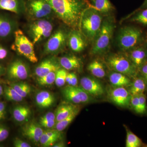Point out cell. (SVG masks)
I'll return each mask as SVG.
<instances>
[{
  "mask_svg": "<svg viewBox=\"0 0 147 147\" xmlns=\"http://www.w3.org/2000/svg\"><path fill=\"white\" fill-rule=\"evenodd\" d=\"M115 28V24L111 17H108L103 19L100 30L92 42L90 55L101 56L108 53Z\"/></svg>",
  "mask_w": 147,
  "mask_h": 147,
  "instance_id": "cell-3",
  "label": "cell"
},
{
  "mask_svg": "<svg viewBox=\"0 0 147 147\" xmlns=\"http://www.w3.org/2000/svg\"><path fill=\"white\" fill-rule=\"evenodd\" d=\"M86 38L80 31L74 29L67 35L69 47L73 52L80 53L86 47Z\"/></svg>",
  "mask_w": 147,
  "mask_h": 147,
  "instance_id": "cell-14",
  "label": "cell"
},
{
  "mask_svg": "<svg viewBox=\"0 0 147 147\" xmlns=\"http://www.w3.org/2000/svg\"><path fill=\"white\" fill-rule=\"evenodd\" d=\"M44 132L49 137L55 138L58 140H60L62 138L61 131H58L57 129L47 130L44 131Z\"/></svg>",
  "mask_w": 147,
  "mask_h": 147,
  "instance_id": "cell-39",
  "label": "cell"
},
{
  "mask_svg": "<svg viewBox=\"0 0 147 147\" xmlns=\"http://www.w3.org/2000/svg\"><path fill=\"white\" fill-rule=\"evenodd\" d=\"M3 94V88L0 82V96Z\"/></svg>",
  "mask_w": 147,
  "mask_h": 147,
  "instance_id": "cell-52",
  "label": "cell"
},
{
  "mask_svg": "<svg viewBox=\"0 0 147 147\" xmlns=\"http://www.w3.org/2000/svg\"><path fill=\"white\" fill-rule=\"evenodd\" d=\"M44 132L42 128L34 123L27 124L22 128L23 135L35 143L39 142L40 137Z\"/></svg>",
  "mask_w": 147,
  "mask_h": 147,
  "instance_id": "cell-16",
  "label": "cell"
},
{
  "mask_svg": "<svg viewBox=\"0 0 147 147\" xmlns=\"http://www.w3.org/2000/svg\"><path fill=\"white\" fill-rule=\"evenodd\" d=\"M66 83H67L68 85H71V73H67L66 77Z\"/></svg>",
  "mask_w": 147,
  "mask_h": 147,
  "instance_id": "cell-48",
  "label": "cell"
},
{
  "mask_svg": "<svg viewBox=\"0 0 147 147\" xmlns=\"http://www.w3.org/2000/svg\"><path fill=\"white\" fill-rule=\"evenodd\" d=\"M144 41V38L142 30L131 26L121 28L117 37L118 46L123 53H126L142 45Z\"/></svg>",
  "mask_w": 147,
  "mask_h": 147,
  "instance_id": "cell-5",
  "label": "cell"
},
{
  "mask_svg": "<svg viewBox=\"0 0 147 147\" xmlns=\"http://www.w3.org/2000/svg\"><path fill=\"white\" fill-rule=\"evenodd\" d=\"M77 107L71 102H64L58 107L56 111V121L57 122L62 120L70 115Z\"/></svg>",
  "mask_w": 147,
  "mask_h": 147,
  "instance_id": "cell-24",
  "label": "cell"
},
{
  "mask_svg": "<svg viewBox=\"0 0 147 147\" xmlns=\"http://www.w3.org/2000/svg\"><path fill=\"white\" fill-rule=\"evenodd\" d=\"M103 61L110 71L123 74L131 79L138 74V69L125 53H111L106 55Z\"/></svg>",
  "mask_w": 147,
  "mask_h": 147,
  "instance_id": "cell-4",
  "label": "cell"
},
{
  "mask_svg": "<svg viewBox=\"0 0 147 147\" xmlns=\"http://www.w3.org/2000/svg\"><path fill=\"white\" fill-rule=\"evenodd\" d=\"M126 131V139L125 147H140L143 145L142 140L125 125Z\"/></svg>",
  "mask_w": 147,
  "mask_h": 147,
  "instance_id": "cell-29",
  "label": "cell"
},
{
  "mask_svg": "<svg viewBox=\"0 0 147 147\" xmlns=\"http://www.w3.org/2000/svg\"><path fill=\"white\" fill-rule=\"evenodd\" d=\"M3 94L6 99L9 101L21 102L24 98L10 86H5L3 88Z\"/></svg>",
  "mask_w": 147,
  "mask_h": 147,
  "instance_id": "cell-31",
  "label": "cell"
},
{
  "mask_svg": "<svg viewBox=\"0 0 147 147\" xmlns=\"http://www.w3.org/2000/svg\"><path fill=\"white\" fill-rule=\"evenodd\" d=\"M65 145L63 142H59L56 143L53 145V147H65Z\"/></svg>",
  "mask_w": 147,
  "mask_h": 147,
  "instance_id": "cell-49",
  "label": "cell"
},
{
  "mask_svg": "<svg viewBox=\"0 0 147 147\" xmlns=\"http://www.w3.org/2000/svg\"><path fill=\"white\" fill-rule=\"evenodd\" d=\"M80 111V108L77 107L67 117L57 122L55 127L56 129L61 132L64 130L78 115Z\"/></svg>",
  "mask_w": 147,
  "mask_h": 147,
  "instance_id": "cell-27",
  "label": "cell"
},
{
  "mask_svg": "<svg viewBox=\"0 0 147 147\" xmlns=\"http://www.w3.org/2000/svg\"><path fill=\"white\" fill-rule=\"evenodd\" d=\"M63 22L73 29H79L81 16L88 7L87 0H46Z\"/></svg>",
  "mask_w": 147,
  "mask_h": 147,
  "instance_id": "cell-1",
  "label": "cell"
},
{
  "mask_svg": "<svg viewBox=\"0 0 147 147\" xmlns=\"http://www.w3.org/2000/svg\"><path fill=\"white\" fill-rule=\"evenodd\" d=\"M15 24L7 16L0 14V38H6L14 33Z\"/></svg>",
  "mask_w": 147,
  "mask_h": 147,
  "instance_id": "cell-22",
  "label": "cell"
},
{
  "mask_svg": "<svg viewBox=\"0 0 147 147\" xmlns=\"http://www.w3.org/2000/svg\"><path fill=\"white\" fill-rule=\"evenodd\" d=\"M13 48L20 55L24 56L31 62L36 63L38 61L35 53L33 42H32L21 30L14 32Z\"/></svg>",
  "mask_w": 147,
  "mask_h": 147,
  "instance_id": "cell-6",
  "label": "cell"
},
{
  "mask_svg": "<svg viewBox=\"0 0 147 147\" xmlns=\"http://www.w3.org/2000/svg\"><path fill=\"white\" fill-rule=\"evenodd\" d=\"M67 35L63 30L57 31L51 36L46 42L44 50L45 53L54 54L61 51L67 41Z\"/></svg>",
  "mask_w": 147,
  "mask_h": 147,
  "instance_id": "cell-10",
  "label": "cell"
},
{
  "mask_svg": "<svg viewBox=\"0 0 147 147\" xmlns=\"http://www.w3.org/2000/svg\"><path fill=\"white\" fill-rule=\"evenodd\" d=\"M6 113L5 102L0 101V121L4 118Z\"/></svg>",
  "mask_w": 147,
  "mask_h": 147,
  "instance_id": "cell-45",
  "label": "cell"
},
{
  "mask_svg": "<svg viewBox=\"0 0 147 147\" xmlns=\"http://www.w3.org/2000/svg\"><path fill=\"white\" fill-rule=\"evenodd\" d=\"M88 6L94 9L102 15L108 16L115 10L110 0H87Z\"/></svg>",
  "mask_w": 147,
  "mask_h": 147,
  "instance_id": "cell-18",
  "label": "cell"
},
{
  "mask_svg": "<svg viewBox=\"0 0 147 147\" xmlns=\"http://www.w3.org/2000/svg\"><path fill=\"white\" fill-rule=\"evenodd\" d=\"M53 120H56L55 114L52 112H49L40 117V119L39 122Z\"/></svg>",
  "mask_w": 147,
  "mask_h": 147,
  "instance_id": "cell-41",
  "label": "cell"
},
{
  "mask_svg": "<svg viewBox=\"0 0 147 147\" xmlns=\"http://www.w3.org/2000/svg\"><path fill=\"white\" fill-rule=\"evenodd\" d=\"M60 65L66 70H80L82 67L81 59L74 55H67L60 58Z\"/></svg>",
  "mask_w": 147,
  "mask_h": 147,
  "instance_id": "cell-19",
  "label": "cell"
},
{
  "mask_svg": "<svg viewBox=\"0 0 147 147\" xmlns=\"http://www.w3.org/2000/svg\"><path fill=\"white\" fill-rule=\"evenodd\" d=\"M138 70L147 62V48L145 44H142L124 53Z\"/></svg>",
  "mask_w": 147,
  "mask_h": 147,
  "instance_id": "cell-13",
  "label": "cell"
},
{
  "mask_svg": "<svg viewBox=\"0 0 147 147\" xmlns=\"http://www.w3.org/2000/svg\"><path fill=\"white\" fill-rule=\"evenodd\" d=\"M59 140L55 138L49 137L44 132L42 136L40 137L39 143L43 147H50L53 146L56 142Z\"/></svg>",
  "mask_w": 147,
  "mask_h": 147,
  "instance_id": "cell-36",
  "label": "cell"
},
{
  "mask_svg": "<svg viewBox=\"0 0 147 147\" xmlns=\"http://www.w3.org/2000/svg\"><path fill=\"white\" fill-rule=\"evenodd\" d=\"M7 76L11 80H25L29 75L28 69L26 65L21 60L12 62L7 70Z\"/></svg>",
  "mask_w": 147,
  "mask_h": 147,
  "instance_id": "cell-12",
  "label": "cell"
},
{
  "mask_svg": "<svg viewBox=\"0 0 147 147\" xmlns=\"http://www.w3.org/2000/svg\"><path fill=\"white\" fill-rule=\"evenodd\" d=\"M67 73V70L63 68H60L56 71L55 83L57 86L61 87L64 86Z\"/></svg>",
  "mask_w": 147,
  "mask_h": 147,
  "instance_id": "cell-35",
  "label": "cell"
},
{
  "mask_svg": "<svg viewBox=\"0 0 147 147\" xmlns=\"http://www.w3.org/2000/svg\"><path fill=\"white\" fill-rule=\"evenodd\" d=\"M5 72V69L2 65H0V76L3 75Z\"/></svg>",
  "mask_w": 147,
  "mask_h": 147,
  "instance_id": "cell-51",
  "label": "cell"
},
{
  "mask_svg": "<svg viewBox=\"0 0 147 147\" xmlns=\"http://www.w3.org/2000/svg\"><path fill=\"white\" fill-rule=\"evenodd\" d=\"M138 73L144 77L147 82V62L139 69L138 70Z\"/></svg>",
  "mask_w": 147,
  "mask_h": 147,
  "instance_id": "cell-44",
  "label": "cell"
},
{
  "mask_svg": "<svg viewBox=\"0 0 147 147\" xmlns=\"http://www.w3.org/2000/svg\"><path fill=\"white\" fill-rule=\"evenodd\" d=\"M31 114L30 108L26 106L19 105L13 109V117L16 121L22 122L28 119Z\"/></svg>",
  "mask_w": 147,
  "mask_h": 147,
  "instance_id": "cell-26",
  "label": "cell"
},
{
  "mask_svg": "<svg viewBox=\"0 0 147 147\" xmlns=\"http://www.w3.org/2000/svg\"><path fill=\"white\" fill-rule=\"evenodd\" d=\"M128 21L147 26V8L135 11L129 16Z\"/></svg>",
  "mask_w": 147,
  "mask_h": 147,
  "instance_id": "cell-28",
  "label": "cell"
},
{
  "mask_svg": "<svg viewBox=\"0 0 147 147\" xmlns=\"http://www.w3.org/2000/svg\"><path fill=\"white\" fill-rule=\"evenodd\" d=\"M36 102L38 107L42 108H48L55 102V96L50 92L41 91L38 93L35 98Z\"/></svg>",
  "mask_w": 147,
  "mask_h": 147,
  "instance_id": "cell-23",
  "label": "cell"
},
{
  "mask_svg": "<svg viewBox=\"0 0 147 147\" xmlns=\"http://www.w3.org/2000/svg\"><path fill=\"white\" fill-rule=\"evenodd\" d=\"M41 126L47 129H51L55 127L57 121L56 120L46 121L39 122Z\"/></svg>",
  "mask_w": 147,
  "mask_h": 147,
  "instance_id": "cell-43",
  "label": "cell"
},
{
  "mask_svg": "<svg viewBox=\"0 0 147 147\" xmlns=\"http://www.w3.org/2000/svg\"><path fill=\"white\" fill-rule=\"evenodd\" d=\"M131 95L145 93L147 90V82L139 73L133 79L127 88Z\"/></svg>",
  "mask_w": 147,
  "mask_h": 147,
  "instance_id": "cell-20",
  "label": "cell"
},
{
  "mask_svg": "<svg viewBox=\"0 0 147 147\" xmlns=\"http://www.w3.org/2000/svg\"><path fill=\"white\" fill-rule=\"evenodd\" d=\"M13 146L15 147H31V146L26 142L19 138H16L13 141Z\"/></svg>",
  "mask_w": 147,
  "mask_h": 147,
  "instance_id": "cell-42",
  "label": "cell"
},
{
  "mask_svg": "<svg viewBox=\"0 0 147 147\" xmlns=\"http://www.w3.org/2000/svg\"><path fill=\"white\" fill-rule=\"evenodd\" d=\"M9 135V131L5 126L0 125V143L7 139Z\"/></svg>",
  "mask_w": 147,
  "mask_h": 147,
  "instance_id": "cell-40",
  "label": "cell"
},
{
  "mask_svg": "<svg viewBox=\"0 0 147 147\" xmlns=\"http://www.w3.org/2000/svg\"><path fill=\"white\" fill-rule=\"evenodd\" d=\"M144 147H147V144L145 145V146H144Z\"/></svg>",
  "mask_w": 147,
  "mask_h": 147,
  "instance_id": "cell-54",
  "label": "cell"
},
{
  "mask_svg": "<svg viewBox=\"0 0 147 147\" xmlns=\"http://www.w3.org/2000/svg\"><path fill=\"white\" fill-rule=\"evenodd\" d=\"M107 66L104 61L97 58L92 61L87 66L88 71L97 79H102L107 75Z\"/></svg>",
  "mask_w": 147,
  "mask_h": 147,
  "instance_id": "cell-15",
  "label": "cell"
},
{
  "mask_svg": "<svg viewBox=\"0 0 147 147\" xmlns=\"http://www.w3.org/2000/svg\"><path fill=\"white\" fill-rule=\"evenodd\" d=\"M103 15L94 9L88 7L82 13L79 30L86 39L93 42L100 30Z\"/></svg>",
  "mask_w": 147,
  "mask_h": 147,
  "instance_id": "cell-2",
  "label": "cell"
},
{
  "mask_svg": "<svg viewBox=\"0 0 147 147\" xmlns=\"http://www.w3.org/2000/svg\"><path fill=\"white\" fill-rule=\"evenodd\" d=\"M64 96L68 101L74 104H81V102L77 96L74 86L68 85L63 90Z\"/></svg>",
  "mask_w": 147,
  "mask_h": 147,
  "instance_id": "cell-30",
  "label": "cell"
},
{
  "mask_svg": "<svg viewBox=\"0 0 147 147\" xmlns=\"http://www.w3.org/2000/svg\"><path fill=\"white\" fill-rule=\"evenodd\" d=\"M78 84L77 75L74 72L71 73V85L72 86H76Z\"/></svg>",
  "mask_w": 147,
  "mask_h": 147,
  "instance_id": "cell-47",
  "label": "cell"
},
{
  "mask_svg": "<svg viewBox=\"0 0 147 147\" xmlns=\"http://www.w3.org/2000/svg\"><path fill=\"white\" fill-rule=\"evenodd\" d=\"M59 63L52 59H48L42 61L35 70V73L38 77L45 76L52 71H57L60 67Z\"/></svg>",
  "mask_w": 147,
  "mask_h": 147,
  "instance_id": "cell-17",
  "label": "cell"
},
{
  "mask_svg": "<svg viewBox=\"0 0 147 147\" xmlns=\"http://www.w3.org/2000/svg\"><path fill=\"white\" fill-rule=\"evenodd\" d=\"M28 8L32 16L38 19L46 17L53 11L46 0H30L28 3Z\"/></svg>",
  "mask_w": 147,
  "mask_h": 147,
  "instance_id": "cell-11",
  "label": "cell"
},
{
  "mask_svg": "<svg viewBox=\"0 0 147 147\" xmlns=\"http://www.w3.org/2000/svg\"><path fill=\"white\" fill-rule=\"evenodd\" d=\"M56 71H52L42 77H38V83L41 86L52 85L55 82Z\"/></svg>",
  "mask_w": 147,
  "mask_h": 147,
  "instance_id": "cell-34",
  "label": "cell"
},
{
  "mask_svg": "<svg viewBox=\"0 0 147 147\" xmlns=\"http://www.w3.org/2000/svg\"><path fill=\"white\" fill-rule=\"evenodd\" d=\"M23 4L22 0H0V9L18 13Z\"/></svg>",
  "mask_w": 147,
  "mask_h": 147,
  "instance_id": "cell-25",
  "label": "cell"
},
{
  "mask_svg": "<svg viewBox=\"0 0 147 147\" xmlns=\"http://www.w3.org/2000/svg\"><path fill=\"white\" fill-rule=\"evenodd\" d=\"M146 8H147V0H144L142 5L139 7V8L137 9V10H140V9H143Z\"/></svg>",
  "mask_w": 147,
  "mask_h": 147,
  "instance_id": "cell-50",
  "label": "cell"
},
{
  "mask_svg": "<svg viewBox=\"0 0 147 147\" xmlns=\"http://www.w3.org/2000/svg\"><path fill=\"white\" fill-rule=\"evenodd\" d=\"M81 88L93 97L98 98L105 93L103 85L98 79L94 76H86L80 80Z\"/></svg>",
  "mask_w": 147,
  "mask_h": 147,
  "instance_id": "cell-9",
  "label": "cell"
},
{
  "mask_svg": "<svg viewBox=\"0 0 147 147\" xmlns=\"http://www.w3.org/2000/svg\"><path fill=\"white\" fill-rule=\"evenodd\" d=\"M9 86L13 88L18 94L24 98L27 97L31 91L30 86L25 82L11 83Z\"/></svg>",
  "mask_w": 147,
  "mask_h": 147,
  "instance_id": "cell-32",
  "label": "cell"
},
{
  "mask_svg": "<svg viewBox=\"0 0 147 147\" xmlns=\"http://www.w3.org/2000/svg\"><path fill=\"white\" fill-rule=\"evenodd\" d=\"M53 28V24L47 20L40 19L34 22L30 29L34 44L50 36Z\"/></svg>",
  "mask_w": 147,
  "mask_h": 147,
  "instance_id": "cell-7",
  "label": "cell"
},
{
  "mask_svg": "<svg viewBox=\"0 0 147 147\" xmlns=\"http://www.w3.org/2000/svg\"><path fill=\"white\" fill-rule=\"evenodd\" d=\"M129 107L135 113L139 115V95H131Z\"/></svg>",
  "mask_w": 147,
  "mask_h": 147,
  "instance_id": "cell-38",
  "label": "cell"
},
{
  "mask_svg": "<svg viewBox=\"0 0 147 147\" xmlns=\"http://www.w3.org/2000/svg\"><path fill=\"white\" fill-rule=\"evenodd\" d=\"M108 78L111 86L127 88L131 82V79L123 74L110 71Z\"/></svg>",
  "mask_w": 147,
  "mask_h": 147,
  "instance_id": "cell-21",
  "label": "cell"
},
{
  "mask_svg": "<svg viewBox=\"0 0 147 147\" xmlns=\"http://www.w3.org/2000/svg\"><path fill=\"white\" fill-rule=\"evenodd\" d=\"M108 94L109 100L115 105L123 108L129 107L131 95L127 88L112 86Z\"/></svg>",
  "mask_w": 147,
  "mask_h": 147,
  "instance_id": "cell-8",
  "label": "cell"
},
{
  "mask_svg": "<svg viewBox=\"0 0 147 147\" xmlns=\"http://www.w3.org/2000/svg\"><path fill=\"white\" fill-rule=\"evenodd\" d=\"M77 96L82 103H88L94 101L95 98L90 95L81 87L74 86Z\"/></svg>",
  "mask_w": 147,
  "mask_h": 147,
  "instance_id": "cell-33",
  "label": "cell"
},
{
  "mask_svg": "<svg viewBox=\"0 0 147 147\" xmlns=\"http://www.w3.org/2000/svg\"><path fill=\"white\" fill-rule=\"evenodd\" d=\"M8 54L7 50L2 45H0V60L5 59L7 57Z\"/></svg>",
  "mask_w": 147,
  "mask_h": 147,
  "instance_id": "cell-46",
  "label": "cell"
},
{
  "mask_svg": "<svg viewBox=\"0 0 147 147\" xmlns=\"http://www.w3.org/2000/svg\"><path fill=\"white\" fill-rule=\"evenodd\" d=\"M145 45H146V47L147 48V39L146 40V43H145Z\"/></svg>",
  "mask_w": 147,
  "mask_h": 147,
  "instance_id": "cell-53",
  "label": "cell"
},
{
  "mask_svg": "<svg viewBox=\"0 0 147 147\" xmlns=\"http://www.w3.org/2000/svg\"><path fill=\"white\" fill-rule=\"evenodd\" d=\"M139 115L147 114V97L145 93L139 95Z\"/></svg>",
  "mask_w": 147,
  "mask_h": 147,
  "instance_id": "cell-37",
  "label": "cell"
}]
</instances>
